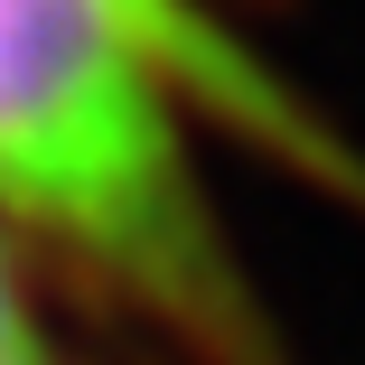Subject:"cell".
<instances>
[{"mask_svg":"<svg viewBox=\"0 0 365 365\" xmlns=\"http://www.w3.org/2000/svg\"><path fill=\"white\" fill-rule=\"evenodd\" d=\"M197 56L206 38L178 0H0V206L103 262L197 346L253 365L262 337L169 113V76Z\"/></svg>","mask_w":365,"mask_h":365,"instance_id":"6da1fadb","label":"cell"},{"mask_svg":"<svg viewBox=\"0 0 365 365\" xmlns=\"http://www.w3.org/2000/svg\"><path fill=\"white\" fill-rule=\"evenodd\" d=\"M0 365H47V346H38L29 309H19V281H10V262H0Z\"/></svg>","mask_w":365,"mask_h":365,"instance_id":"7a4b0ae2","label":"cell"}]
</instances>
